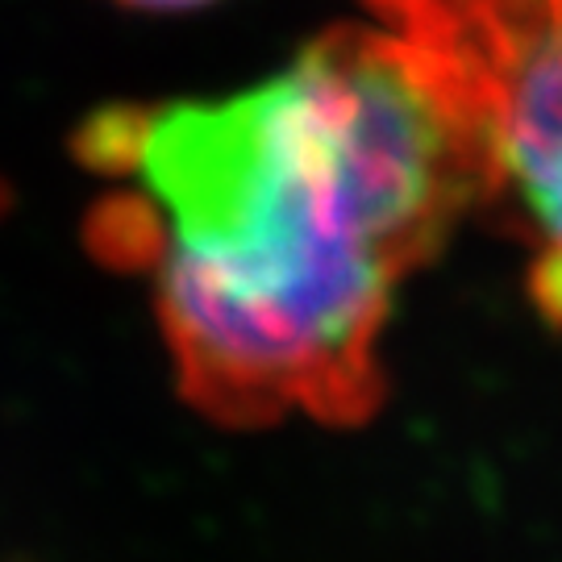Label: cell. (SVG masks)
I'll list each match as a JSON object with an SVG mask.
<instances>
[{"mask_svg": "<svg viewBox=\"0 0 562 562\" xmlns=\"http://www.w3.org/2000/svg\"><path fill=\"white\" fill-rule=\"evenodd\" d=\"M104 259L150 276L183 396L234 429L355 425L383 401L392 296L487 201L480 142L387 30H329L225 101L109 109Z\"/></svg>", "mask_w": 562, "mask_h": 562, "instance_id": "obj_1", "label": "cell"}, {"mask_svg": "<svg viewBox=\"0 0 562 562\" xmlns=\"http://www.w3.org/2000/svg\"><path fill=\"white\" fill-rule=\"evenodd\" d=\"M480 142L487 201L529 241V292L562 325V0H371Z\"/></svg>", "mask_w": 562, "mask_h": 562, "instance_id": "obj_2", "label": "cell"}, {"mask_svg": "<svg viewBox=\"0 0 562 562\" xmlns=\"http://www.w3.org/2000/svg\"><path fill=\"white\" fill-rule=\"evenodd\" d=\"M121 4H134V9H192L204 0H121Z\"/></svg>", "mask_w": 562, "mask_h": 562, "instance_id": "obj_3", "label": "cell"}]
</instances>
